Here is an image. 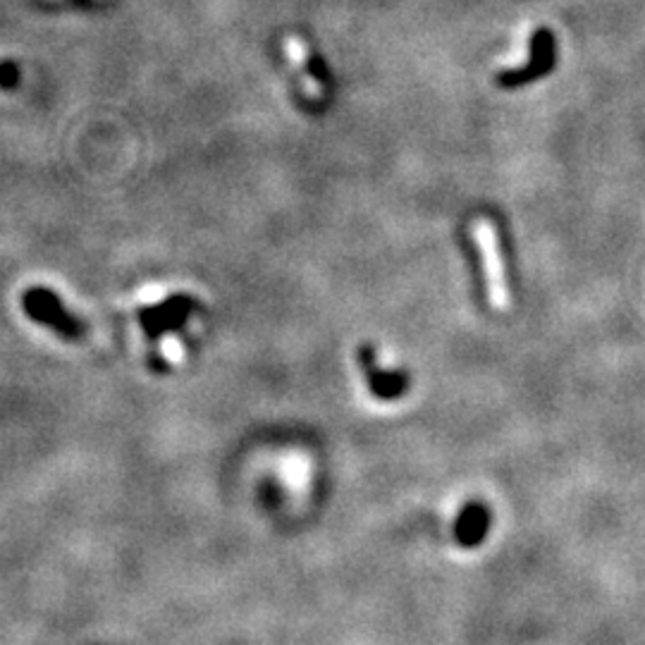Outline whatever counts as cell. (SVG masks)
Returning <instances> with one entry per match:
<instances>
[{"mask_svg":"<svg viewBox=\"0 0 645 645\" xmlns=\"http://www.w3.org/2000/svg\"><path fill=\"white\" fill-rule=\"evenodd\" d=\"M473 242H476L478 256H481L485 297L495 311L512 309V287H509L505 258H502L500 232L490 218H476L471 225Z\"/></svg>","mask_w":645,"mask_h":645,"instance_id":"1","label":"cell"},{"mask_svg":"<svg viewBox=\"0 0 645 645\" xmlns=\"http://www.w3.org/2000/svg\"><path fill=\"white\" fill-rule=\"evenodd\" d=\"M552 63V39L548 32L538 34L536 41H533L531 58H528V65L521 67V70H507L500 75L502 84H519L526 82V79L540 75V72L550 70Z\"/></svg>","mask_w":645,"mask_h":645,"instance_id":"2","label":"cell"},{"mask_svg":"<svg viewBox=\"0 0 645 645\" xmlns=\"http://www.w3.org/2000/svg\"><path fill=\"white\" fill-rule=\"evenodd\" d=\"M287 53H290V58L294 60V67H299V72L304 75V91H306V94H309L311 98L321 96V91H323L321 79L313 77L309 72V51H306L304 41H299V39L287 41Z\"/></svg>","mask_w":645,"mask_h":645,"instance_id":"3","label":"cell"},{"mask_svg":"<svg viewBox=\"0 0 645 645\" xmlns=\"http://www.w3.org/2000/svg\"><path fill=\"white\" fill-rule=\"evenodd\" d=\"M485 531V516L478 512H469L462 519V524H459V538H462V543H478Z\"/></svg>","mask_w":645,"mask_h":645,"instance_id":"4","label":"cell"}]
</instances>
